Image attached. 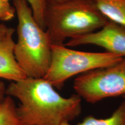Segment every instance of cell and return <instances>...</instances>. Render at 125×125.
Masks as SVG:
<instances>
[{"label":"cell","instance_id":"cell-2","mask_svg":"<svg viewBox=\"0 0 125 125\" xmlns=\"http://www.w3.org/2000/svg\"><path fill=\"white\" fill-rule=\"evenodd\" d=\"M108 21L94 0H65L46 4L44 12L45 30L52 45H64L67 38L95 32Z\"/></svg>","mask_w":125,"mask_h":125},{"label":"cell","instance_id":"cell-15","mask_svg":"<svg viewBox=\"0 0 125 125\" xmlns=\"http://www.w3.org/2000/svg\"><path fill=\"white\" fill-rule=\"evenodd\" d=\"M45 1L46 4H54L63 2L65 0H45Z\"/></svg>","mask_w":125,"mask_h":125},{"label":"cell","instance_id":"cell-7","mask_svg":"<svg viewBox=\"0 0 125 125\" xmlns=\"http://www.w3.org/2000/svg\"><path fill=\"white\" fill-rule=\"evenodd\" d=\"M15 30L9 27L0 42V78L16 82L26 78L14 54L15 42L13 39Z\"/></svg>","mask_w":125,"mask_h":125},{"label":"cell","instance_id":"cell-4","mask_svg":"<svg viewBox=\"0 0 125 125\" xmlns=\"http://www.w3.org/2000/svg\"><path fill=\"white\" fill-rule=\"evenodd\" d=\"M123 57L107 52H89L52 45L51 63L43 78L62 89L65 81L76 75L115 64Z\"/></svg>","mask_w":125,"mask_h":125},{"label":"cell","instance_id":"cell-14","mask_svg":"<svg viewBox=\"0 0 125 125\" xmlns=\"http://www.w3.org/2000/svg\"><path fill=\"white\" fill-rule=\"evenodd\" d=\"M9 27H8L5 25L0 24V42L4 38L5 35L7 33Z\"/></svg>","mask_w":125,"mask_h":125},{"label":"cell","instance_id":"cell-5","mask_svg":"<svg viewBox=\"0 0 125 125\" xmlns=\"http://www.w3.org/2000/svg\"><path fill=\"white\" fill-rule=\"evenodd\" d=\"M74 89L87 103L125 95V57L115 64L79 75Z\"/></svg>","mask_w":125,"mask_h":125},{"label":"cell","instance_id":"cell-12","mask_svg":"<svg viewBox=\"0 0 125 125\" xmlns=\"http://www.w3.org/2000/svg\"><path fill=\"white\" fill-rule=\"evenodd\" d=\"M16 10L9 0H0V21L12 20L15 16Z\"/></svg>","mask_w":125,"mask_h":125},{"label":"cell","instance_id":"cell-1","mask_svg":"<svg viewBox=\"0 0 125 125\" xmlns=\"http://www.w3.org/2000/svg\"><path fill=\"white\" fill-rule=\"evenodd\" d=\"M7 95L20 101L17 112L23 125H62L82 112V98L77 94L64 97L45 78L26 77L11 82Z\"/></svg>","mask_w":125,"mask_h":125},{"label":"cell","instance_id":"cell-10","mask_svg":"<svg viewBox=\"0 0 125 125\" xmlns=\"http://www.w3.org/2000/svg\"><path fill=\"white\" fill-rule=\"evenodd\" d=\"M0 125H23L19 118L15 101L10 96L6 97L0 105Z\"/></svg>","mask_w":125,"mask_h":125},{"label":"cell","instance_id":"cell-8","mask_svg":"<svg viewBox=\"0 0 125 125\" xmlns=\"http://www.w3.org/2000/svg\"><path fill=\"white\" fill-rule=\"evenodd\" d=\"M101 13L110 21L125 27V0H94Z\"/></svg>","mask_w":125,"mask_h":125},{"label":"cell","instance_id":"cell-3","mask_svg":"<svg viewBox=\"0 0 125 125\" xmlns=\"http://www.w3.org/2000/svg\"><path fill=\"white\" fill-rule=\"evenodd\" d=\"M12 1L18 20L15 58L27 77L43 78L51 63V40L36 21L26 0Z\"/></svg>","mask_w":125,"mask_h":125},{"label":"cell","instance_id":"cell-13","mask_svg":"<svg viewBox=\"0 0 125 125\" xmlns=\"http://www.w3.org/2000/svg\"><path fill=\"white\" fill-rule=\"evenodd\" d=\"M7 96V87L2 81H0V105L4 102Z\"/></svg>","mask_w":125,"mask_h":125},{"label":"cell","instance_id":"cell-9","mask_svg":"<svg viewBox=\"0 0 125 125\" xmlns=\"http://www.w3.org/2000/svg\"><path fill=\"white\" fill-rule=\"evenodd\" d=\"M62 125H73L65 123ZM75 125H125V97L109 118L100 119L89 115Z\"/></svg>","mask_w":125,"mask_h":125},{"label":"cell","instance_id":"cell-11","mask_svg":"<svg viewBox=\"0 0 125 125\" xmlns=\"http://www.w3.org/2000/svg\"><path fill=\"white\" fill-rule=\"evenodd\" d=\"M32 9L35 20L41 27L45 30L44 12L46 4L45 0H26Z\"/></svg>","mask_w":125,"mask_h":125},{"label":"cell","instance_id":"cell-6","mask_svg":"<svg viewBox=\"0 0 125 125\" xmlns=\"http://www.w3.org/2000/svg\"><path fill=\"white\" fill-rule=\"evenodd\" d=\"M86 45L102 47L107 52L125 57V27L109 20L101 29L70 39L65 45L75 47Z\"/></svg>","mask_w":125,"mask_h":125}]
</instances>
